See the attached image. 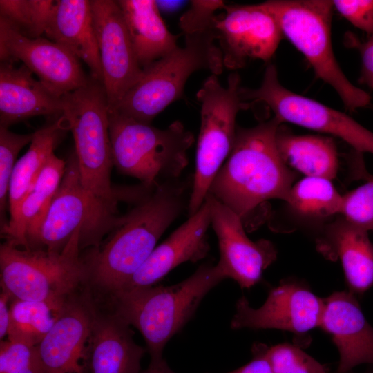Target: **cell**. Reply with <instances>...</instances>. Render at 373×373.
Returning <instances> with one entry per match:
<instances>
[{"label":"cell","mask_w":373,"mask_h":373,"mask_svg":"<svg viewBox=\"0 0 373 373\" xmlns=\"http://www.w3.org/2000/svg\"><path fill=\"white\" fill-rule=\"evenodd\" d=\"M192 186L180 178L149 188L108 240L82 258L85 282L111 296L146 260L168 227L188 209Z\"/></svg>","instance_id":"1"},{"label":"cell","mask_w":373,"mask_h":373,"mask_svg":"<svg viewBox=\"0 0 373 373\" xmlns=\"http://www.w3.org/2000/svg\"><path fill=\"white\" fill-rule=\"evenodd\" d=\"M276 117L256 126H238L233 149L209 191L244 220L263 202H286L295 180L278 149Z\"/></svg>","instance_id":"2"},{"label":"cell","mask_w":373,"mask_h":373,"mask_svg":"<svg viewBox=\"0 0 373 373\" xmlns=\"http://www.w3.org/2000/svg\"><path fill=\"white\" fill-rule=\"evenodd\" d=\"M225 273L217 263L206 262L186 279L170 286L121 289L111 296L114 312L143 336L151 361L163 358L167 342L191 318L209 291Z\"/></svg>","instance_id":"3"},{"label":"cell","mask_w":373,"mask_h":373,"mask_svg":"<svg viewBox=\"0 0 373 373\" xmlns=\"http://www.w3.org/2000/svg\"><path fill=\"white\" fill-rule=\"evenodd\" d=\"M184 36V46H178L144 68L137 82L111 111L151 124L159 113L182 97L186 82L194 72L208 70L212 75L222 73V55L216 43L213 26Z\"/></svg>","instance_id":"4"},{"label":"cell","mask_w":373,"mask_h":373,"mask_svg":"<svg viewBox=\"0 0 373 373\" xmlns=\"http://www.w3.org/2000/svg\"><path fill=\"white\" fill-rule=\"evenodd\" d=\"M109 135L113 165L146 186L180 178L194 142L180 121L161 129L111 110Z\"/></svg>","instance_id":"5"},{"label":"cell","mask_w":373,"mask_h":373,"mask_svg":"<svg viewBox=\"0 0 373 373\" xmlns=\"http://www.w3.org/2000/svg\"><path fill=\"white\" fill-rule=\"evenodd\" d=\"M62 115L75 146L79 178L83 186L96 198L117 209L129 190L112 187L113 165L109 135V106L104 84L89 77L83 86L62 96Z\"/></svg>","instance_id":"6"},{"label":"cell","mask_w":373,"mask_h":373,"mask_svg":"<svg viewBox=\"0 0 373 373\" xmlns=\"http://www.w3.org/2000/svg\"><path fill=\"white\" fill-rule=\"evenodd\" d=\"M261 4L275 17L283 36L304 55L316 75L335 90L348 110L370 103V95L350 82L334 55L332 1L269 0Z\"/></svg>","instance_id":"7"},{"label":"cell","mask_w":373,"mask_h":373,"mask_svg":"<svg viewBox=\"0 0 373 373\" xmlns=\"http://www.w3.org/2000/svg\"><path fill=\"white\" fill-rule=\"evenodd\" d=\"M96 198L82 184L75 153L37 230L27 240V249L61 252L77 229L80 249L98 247L104 236L116 229L124 215Z\"/></svg>","instance_id":"8"},{"label":"cell","mask_w":373,"mask_h":373,"mask_svg":"<svg viewBox=\"0 0 373 373\" xmlns=\"http://www.w3.org/2000/svg\"><path fill=\"white\" fill-rule=\"evenodd\" d=\"M80 232L77 229L59 253L1 244V289L12 299L65 305L85 281Z\"/></svg>","instance_id":"9"},{"label":"cell","mask_w":373,"mask_h":373,"mask_svg":"<svg viewBox=\"0 0 373 373\" xmlns=\"http://www.w3.org/2000/svg\"><path fill=\"white\" fill-rule=\"evenodd\" d=\"M240 81L239 74L232 73L224 87L217 76L211 74L197 93L201 104L200 128L187 209L189 217L204 204L214 178L233 149L238 112L251 106L241 98Z\"/></svg>","instance_id":"10"},{"label":"cell","mask_w":373,"mask_h":373,"mask_svg":"<svg viewBox=\"0 0 373 373\" xmlns=\"http://www.w3.org/2000/svg\"><path fill=\"white\" fill-rule=\"evenodd\" d=\"M243 101L265 104L282 124L291 123L337 137L359 153L373 154V133L347 114L295 93L283 86L276 68L269 64L258 88L240 87Z\"/></svg>","instance_id":"11"},{"label":"cell","mask_w":373,"mask_h":373,"mask_svg":"<svg viewBox=\"0 0 373 373\" xmlns=\"http://www.w3.org/2000/svg\"><path fill=\"white\" fill-rule=\"evenodd\" d=\"M224 10L213 22L224 66L236 70L251 59L269 61L283 37L273 15L261 3L226 5Z\"/></svg>","instance_id":"12"},{"label":"cell","mask_w":373,"mask_h":373,"mask_svg":"<svg viewBox=\"0 0 373 373\" xmlns=\"http://www.w3.org/2000/svg\"><path fill=\"white\" fill-rule=\"evenodd\" d=\"M90 7L103 84L109 110H114L140 79L142 68L117 1L91 0Z\"/></svg>","instance_id":"13"},{"label":"cell","mask_w":373,"mask_h":373,"mask_svg":"<svg viewBox=\"0 0 373 373\" xmlns=\"http://www.w3.org/2000/svg\"><path fill=\"white\" fill-rule=\"evenodd\" d=\"M1 62L21 61L51 92L61 97L88 80L79 59L48 39L26 37L0 20Z\"/></svg>","instance_id":"14"},{"label":"cell","mask_w":373,"mask_h":373,"mask_svg":"<svg viewBox=\"0 0 373 373\" xmlns=\"http://www.w3.org/2000/svg\"><path fill=\"white\" fill-rule=\"evenodd\" d=\"M323 299L295 282H283L273 288L262 306L253 308L245 297L236 303L232 329H276L297 334L319 326Z\"/></svg>","instance_id":"15"},{"label":"cell","mask_w":373,"mask_h":373,"mask_svg":"<svg viewBox=\"0 0 373 373\" xmlns=\"http://www.w3.org/2000/svg\"><path fill=\"white\" fill-rule=\"evenodd\" d=\"M97 309L88 291L67 301L37 345L42 373H88L89 341Z\"/></svg>","instance_id":"16"},{"label":"cell","mask_w":373,"mask_h":373,"mask_svg":"<svg viewBox=\"0 0 373 373\" xmlns=\"http://www.w3.org/2000/svg\"><path fill=\"white\" fill-rule=\"evenodd\" d=\"M205 200L218 242V264L227 278H232L242 288L251 287L260 280L263 271L276 259L274 245L266 240H250L242 219L212 195L208 193Z\"/></svg>","instance_id":"17"},{"label":"cell","mask_w":373,"mask_h":373,"mask_svg":"<svg viewBox=\"0 0 373 373\" xmlns=\"http://www.w3.org/2000/svg\"><path fill=\"white\" fill-rule=\"evenodd\" d=\"M339 352L337 373H349L357 365L373 364V327L350 291H336L323 298L319 324Z\"/></svg>","instance_id":"18"},{"label":"cell","mask_w":373,"mask_h":373,"mask_svg":"<svg viewBox=\"0 0 373 373\" xmlns=\"http://www.w3.org/2000/svg\"><path fill=\"white\" fill-rule=\"evenodd\" d=\"M210 225V210L205 200L195 214L155 247L119 290L153 285L177 266L204 258L209 251L207 233Z\"/></svg>","instance_id":"19"},{"label":"cell","mask_w":373,"mask_h":373,"mask_svg":"<svg viewBox=\"0 0 373 373\" xmlns=\"http://www.w3.org/2000/svg\"><path fill=\"white\" fill-rule=\"evenodd\" d=\"M64 103L23 64L0 65V126L8 128L39 115H61Z\"/></svg>","instance_id":"20"},{"label":"cell","mask_w":373,"mask_h":373,"mask_svg":"<svg viewBox=\"0 0 373 373\" xmlns=\"http://www.w3.org/2000/svg\"><path fill=\"white\" fill-rule=\"evenodd\" d=\"M130 325L114 312L97 310L89 341L88 373H140L146 350L133 339Z\"/></svg>","instance_id":"21"},{"label":"cell","mask_w":373,"mask_h":373,"mask_svg":"<svg viewBox=\"0 0 373 373\" xmlns=\"http://www.w3.org/2000/svg\"><path fill=\"white\" fill-rule=\"evenodd\" d=\"M44 35L82 59L91 77L103 83L90 1H55Z\"/></svg>","instance_id":"22"},{"label":"cell","mask_w":373,"mask_h":373,"mask_svg":"<svg viewBox=\"0 0 373 373\" xmlns=\"http://www.w3.org/2000/svg\"><path fill=\"white\" fill-rule=\"evenodd\" d=\"M117 2L142 69L178 47V36L166 28L156 1L119 0Z\"/></svg>","instance_id":"23"},{"label":"cell","mask_w":373,"mask_h":373,"mask_svg":"<svg viewBox=\"0 0 373 373\" xmlns=\"http://www.w3.org/2000/svg\"><path fill=\"white\" fill-rule=\"evenodd\" d=\"M66 162L53 154L44 165L34 185L10 216L1 235L15 246L27 249L28 238L37 230L58 189Z\"/></svg>","instance_id":"24"},{"label":"cell","mask_w":373,"mask_h":373,"mask_svg":"<svg viewBox=\"0 0 373 373\" xmlns=\"http://www.w3.org/2000/svg\"><path fill=\"white\" fill-rule=\"evenodd\" d=\"M327 242L341 261L350 292L368 290L373 285V245L367 231L342 218L330 227Z\"/></svg>","instance_id":"25"},{"label":"cell","mask_w":373,"mask_h":373,"mask_svg":"<svg viewBox=\"0 0 373 373\" xmlns=\"http://www.w3.org/2000/svg\"><path fill=\"white\" fill-rule=\"evenodd\" d=\"M276 144L284 162L305 177L334 179L338 171V160L332 137L317 135H296L283 128L276 133Z\"/></svg>","instance_id":"26"},{"label":"cell","mask_w":373,"mask_h":373,"mask_svg":"<svg viewBox=\"0 0 373 373\" xmlns=\"http://www.w3.org/2000/svg\"><path fill=\"white\" fill-rule=\"evenodd\" d=\"M69 131L68 124L61 115L52 122L34 132V137L25 154L16 162L8 194L10 216L34 185L37 177L54 151Z\"/></svg>","instance_id":"27"},{"label":"cell","mask_w":373,"mask_h":373,"mask_svg":"<svg viewBox=\"0 0 373 373\" xmlns=\"http://www.w3.org/2000/svg\"><path fill=\"white\" fill-rule=\"evenodd\" d=\"M66 304L12 299L8 339L38 345L52 328Z\"/></svg>","instance_id":"28"},{"label":"cell","mask_w":373,"mask_h":373,"mask_svg":"<svg viewBox=\"0 0 373 373\" xmlns=\"http://www.w3.org/2000/svg\"><path fill=\"white\" fill-rule=\"evenodd\" d=\"M342 200L331 180L305 177L293 184L286 202L301 216L323 219L340 214Z\"/></svg>","instance_id":"29"},{"label":"cell","mask_w":373,"mask_h":373,"mask_svg":"<svg viewBox=\"0 0 373 373\" xmlns=\"http://www.w3.org/2000/svg\"><path fill=\"white\" fill-rule=\"evenodd\" d=\"M55 1L1 0L0 20L23 36L36 39L45 33Z\"/></svg>","instance_id":"30"},{"label":"cell","mask_w":373,"mask_h":373,"mask_svg":"<svg viewBox=\"0 0 373 373\" xmlns=\"http://www.w3.org/2000/svg\"><path fill=\"white\" fill-rule=\"evenodd\" d=\"M34 133L17 134L0 126V213L1 230L8 220L6 210L8 207L10 184L19 151L33 139Z\"/></svg>","instance_id":"31"},{"label":"cell","mask_w":373,"mask_h":373,"mask_svg":"<svg viewBox=\"0 0 373 373\" xmlns=\"http://www.w3.org/2000/svg\"><path fill=\"white\" fill-rule=\"evenodd\" d=\"M265 351L274 373H329L326 365L289 343L265 345Z\"/></svg>","instance_id":"32"},{"label":"cell","mask_w":373,"mask_h":373,"mask_svg":"<svg viewBox=\"0 0 373 373\" xmlns=\"http://www.w3.org/2000/svg\"><path fill=\"white\" fill-rule=\"evenodd\" d=\"M0 373H42L38 346L1 341Z\"/></svg>","instance_id":"33"},{"label":"cell","mask_w":373,"mask_h":373,"mask_svg":"<svg viewBox=\"0 0 373 373\" xmlns=\"http://www.w3.org/2000/svg\"><path fill=\"white\" fill-rule=\"evenodd\" d=\"M340 214L367 231L373 229V177L343 195Z\"/></svg>","instance_id":"34"},{"label":"cell","mask_w":373,"mask_h":373,"mask_svg":"<svg viewBox=\"0 0 373 373\" xmlns=\"http://www.w3.org/2000/svg\"><path fill=\"white\" fill-rule=\"evenodd\" d=\"M225 6L220 0L191 1L189 9L180 18V27L184 35L210 28L213 26L216 12Z\"/></svg>","instance_id":"35"},{"label":"cell","mask_w":373,"mask_h":373,"mask_svg":"<svg viewBox=\"0 0 373 373\" xmlns=\"http://www.w3.org/2000/svg\"><path fill=\"white\" fill-rule=\"evenodd\" d=\"M334 8L358 29L373 37V0H334Z\"/></svg>","instance_id":"36"},{"label":"cell","mask_w":373,"mask_h":373,"mask_svg":"<svg viewBox=\"0 0 373 373\" xmlns=\"http://www.w3.org/2000/svg\"><path fill=\"white\" fill-rule=\"evenodd\" d=\"M345 42L349 46L357 48L360 52L362 64L359 82L373 88V37L362 41L352 34L347 33Z\"/></svg>","instance_id":"37"},{"label":"cell","mask_w":373,"mask_h":373,"mask_svg":"<svg viewBox=\"0 0 373 373\" xmlns=\"http://www.w3.org/2000/svg\"><path fill=\"white\" fill-rule=\"evenodd\" d=\"M265 345L256 344L253 347L252 360L232 372L228 373H274L270 362L265 351Z\"/></svg>","instance_id":"38"},{"label":"cell","mask_w":373,"mask_h":373,"mask_svg":"<svg viewBox=\"0 0 373 373\" xmlns=\"http://www.w3.org/2000/svg\"><path fill=\"white\" fill-rule=\"evenodd\" d=\"M12 300L11 296L5 290L1 289L0 294V338L1 341L8 335L10 318V304L9 301Z\"/></svg>","instance_id":"39"},{"label":"cell","mask_w":373,"mask_h":373,"mask_svg":"<svg viewBox=\"0 0 373 373\" xmlns=\"http://www.w3.org/2000/svg\"><path fill=\"white\" fill-rule=\"evenodd\" d=\"M140 373H175L163 358L158 361H151L147 369Z\"/></svg>","instance_id":"40"}]
</instances>
